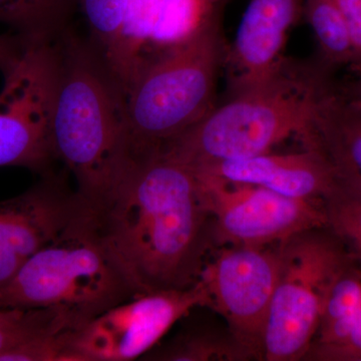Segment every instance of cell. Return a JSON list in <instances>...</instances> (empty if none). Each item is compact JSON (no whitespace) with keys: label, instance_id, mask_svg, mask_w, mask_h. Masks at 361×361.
<instances>
[{"label":"cell","instance_id":"10","mask_svg":"<svg viewBox=\"0 0 361 361\" xmlns=\"http://www.w3.org/2000/svg\"><path fill=\"white\" fill-rule=\"evenodd\" d=\"M280 269V243L266 247L221 246L204 266L200 280L206 307L222 316L240 341L262 356V336Z\"/></svg>","mask_w":361,"mask_h":361},{"label":"cell","instance_id":"17","mask_svg":"<svg viewBox=\"0 0 361 361\" xmlns=\"http://www.w3.org/2000/svg\"><path fill=\"white\" fill-rule=\"evenodd\" d=\"M146 360L168 361H245L261 360L257 351L227 329H191L180 332Z\"/></svg>","mask_w":361,"mask_h":361},{"label":"cell","instance_id":"19","mask_svg":"<svg viewBox=\"0 0 361 361\" xmlns=\"http://www.w3.org/2000/svg\"><path fill=\"white\" fill-rule=\"evenodd\" d=\"M82 323L75 313L61 308H0V357L35 337Z\"/></svg>","mask_w":361,"mask_h":361},{"label":"cell","instance_id":"22","mask_svg":"<svg viewBox=\"0 0 361 361\" xmlns=\"http://www.w3.org/2000/svg\"><path fill=\"white\" fill-rule=\"evenodd\" d=\"M54 0H0V21L25 39L49 37Z\"/></svg>","mask_w":361,"mask_h":361},{"label":"cell","instance_id":"12","mask_svg":"<svg viewBox=\"0 0 361 361\" xmlns=\"http://www.w3.org/2000/svg\"><path fill=\"white\" fill-rule=\"evenodd\" d=\"M305 0H250L226 59L232 90L262 84L284 65L282 51L292 26L303 16Z\"/></svg>","mask_w":361,"mask_h":361},{"label":"cell","instance_id":"24","mask_svg":"<svg viewBox=\"0 0 361 361\" xmlns=\"http://www.w3.org/2000/svg\"><path fill=\"white\" fill-rule=\"evenodd\" d=\"M25 37L20 35H0V71L2 73L16 61L25 45Z\"/></svg>","mask_w":361,"mask_h":361},{"label":"cell","instance_id":"14","mask_svg":"<svg viewBox=\"0 0 361 361\" xmlns=\"http://www.w3.org/2000/svg\"><path fill=\"white\" fill-rule=\"evenodd\" d=\"M324 154L337 187L361 197V106L334 85L323 92L316 110L312 134L306 142Z\"/></svg>","mask_w":361,"mask_h":361},{"label":"cell","instance_id":"2","mask_svg":"<svg viewBox=\"0 0 361 361\" xmlns=\"http://www.w3.org/2000/svg\"><path fill=\"white\" fill-rule=\"evenodd\" d=\"M331 73L320 63L296 68L284 63L262 84L233 90L227 101L159 151L196 169L268 153L292 135L305 142Z\"/></svg>","mask_w":361,"mask_h":361},{"label":"cell","instance_id":"21","mask_svg":"<svg viewBox=\"0 0 361 361\" xmlns=\"http://www.w3.org/2000/svg\"><path fill=\"white\" fill-rule=\"evenodd\" d=\"M129 0H82L85 18L104 63L120 35Z\"/></svg>","mask_w":361,"mask_h":361},{"label":"cell","instance_id":"25","mask_svg":"<svg viewBox=\"0 0 361 361\" xmlns=\"http://www.w3.org/2000/svg\"><path fill=\"white\" fill-rule=\"evenodd\" d=\"M350 71V80L341 92L351 102L361 106V66H351Z\"/></svg>","mask_w":361,"mask_h":361},{"label":"cell","instance_id":"7","mask_svg":"<svg viewBox=\"0 0 361 361\" xmlns=\"http://www.w3.org/2000/svg\"><path fill=\"white\" fill-rule=\"evenodd\" d=\"M61 52L49 37L25 39L0 90V167L47 173L54 159L52 114Z\"/></svg>","mask_w":361,"mask_h":361},{"label":"cell","instance_id":"6","mask_svg":"<svg viewBox=\"0 0 361 361\" xmlns=\"http://www.w3.org/2000/svg\"><path fill=\"white\" fill-rule=\"evenodd\" d=\"M353 260L329 227L306 230L280 243L279 274L263 331V360L305 358L329 292Z\"/></svg>","mask_w":361,"mask_h":361},{"label":"cell","instance_id":"4","mask_svg":"<svg viewBox=\"0 0 361 361\" xmlns=\"http://www.w3.org/2000/svg\"><path fill=\"white\" fill-rule=\"evenodd\" d=\"M141 294L99 237L85 203L0 290V308H61L85 322Z\"/></svg>","mask_w":361,"mask_h":361},{"label":"cell","instance_id":"1","mask_svg":"<svg viewBox=\"0 0 361 361\" xmlns=\"http://www.w3.org/2000/svg\"><path fill=\"white\" fill-rule=\"evenodd\" d=\"M90 209L99 237L142 293L193 287L216 247L196 173L159 149L137 159Z\"/></svg>","mask_w":361,"mask_h":361},{"label":"cell","instance_id":"8","mask_svg":"<svg viewBox=\"0 0 361 361\" xmlns=\"http://www.w3.org/2000/svg\"><path fill=\"white\" fill-rule=\"evenodd\" d=\"M198 283L183 290L141 294L68 329L66 361H129L146 355L197 307H206Z\"/></svg>","mask_w":361,"mask_h":361},{"label":"cell","instance_id":"18","mask_svg":"<svg viewBox=\"0 0 361 361\" xmlns=\"http://www.w3.org/2000/svg\"><path fill=\"white\" fill-rule=\"evenodd\" d=\"M303 16L314 35L320 65L330 71L350 66L353 49L348 25L336 0H305Z\"/></svg>","mask_w":361,"mask_h":361},{"label":"cell","instance_id":"23","mask_svg":"<svg viewBox=\"0 0 361 361\" xmlns=\"http://www.w3.org/2000/svg\"><path fill=\"white\" fill-rule=\"evenodd\" d=\"M341 9L353 49V61L350 66H361V0H336Z\"/></svg>","mask_w":361,"mask_h":361},{"label":"cell","instance_id":"3","mask_svg":"<svg viewBox=\"0 0 361 361\" xmlns=\"http://www.w3.org/2000/svg\"><path fill=\"white\" fill-rule=\"evenodd\" d=\"M52 144L90 207L103 203L134 165L122 92L82 45L61 52Z\"/></svg>","mask_w":361,"mask_h":361},{"label":"cell","instance_id":"5","mask_svg":"<svg viewBox=\"0 0 361 361\" xmlns=\"http://www.w3.org/2000/svg\"><path fill=\"white\" fill-rule=\"evenodd\" d=\"M222 20L186 44L156 54L123 94L135 160L158 151L215 106L224 63Z\"/></svg>","mask_w":361,"mask_h":361},{"label":"cell","instance_id":"20","mask_svg":"<svg viewBox=\"0 0 361 361\" xmlns=\"http://www.w3.org/2000/svg\"><path fill=\"white\" fill-rule=\"evenodd\" d=\"M327 227L361 265V197L337 187L324 200Z\"/></svg>","mask_w":361,"mask_h":361},{"label":"cell","instance_id":"9","mask_svg":"<svg viewBox=\"0 0 361 361\" xmlns=\"http://www.w3.org/2000/svg\"><path fill=\"white\" fill-rule=\"evenodd\" d=\"M195 173L212 217L216 247L275 245L306 230L327 227L324 201L289 198Z\"/></svg>","mask_w":361,"mask_h":361},{"label":"cell","instance_id":"11","mask_svg":"<svg viewBox=\"0 0 361 361\" xmlns=\"http://www.w3.org/2000/svg\"><path fill=\"white\" fill-rule=\"evenodd\" d=\"M84 199L51 178L0 201V290L28 259L58 238L85 208Z\"/></svg>","mask_w":361,"mask_h":361},{"label":"cell","instance_id":"16","mask_svg":"<svg viewBox=\"0 0 361 361\" xmlns=\"http://www.w3.org/2000/svg\"><path fill=\"white\" fill-rule=\"evenodd\" d=\"M228 1L229 0H161L147 47V61L152 51L156 56L186 44L216 20H222Z\"/></svg>","mask_w":361,"mask_h":361},{"label":"cell","instance_id":"13","mask_svg":"<svg viewBox=\"0 0 361 361\" xmlns=\"http://www.w3.org/2000/svg\"><path fill=\"white\" fill-rule=\"evenodd\" d=\"M228 182L262 187L289 198L324 201L336 189L334 170L315 145L298 153L261 155L218 161L193 169Z\"/></svg>","mask_w":361,"mask_h":361},{"label":"cell","instance_id":"15","mask_svg":"<svg viewBox=\"0 0 361 361\" xmlns=\"http://www.w3.org/2000/svg\"><path fill=\"white\" fill-rule=\"evenodd\" d=\"M161 0H129L122 30L104 66L122 94L147 63L148 47Z\"/></svg>","mask_w":361,"mask_h":361}]
</instances>
